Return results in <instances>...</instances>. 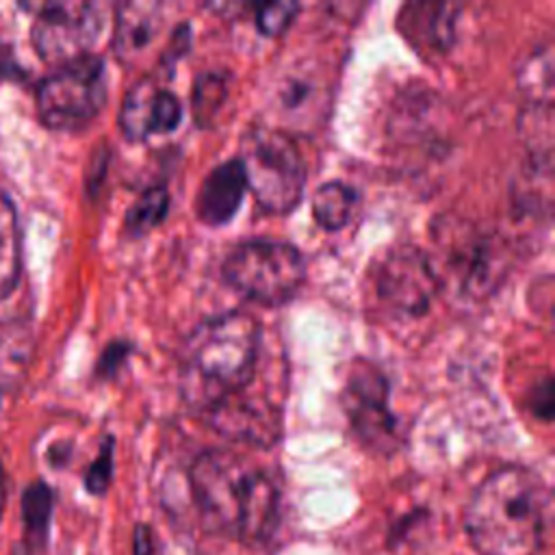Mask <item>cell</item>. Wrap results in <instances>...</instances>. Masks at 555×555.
Wrapping results in <instances>:
<instances>
[{
    "mask_svg": "<svg viewBox=\"0 0 555 555\" xmlns=\"http://www.w3.org/2000/svg\"><path fill=\"white\" fill-rule=\"evenodd\" d=\"M189 486L210 531L247 544L271 538L280 490L275 479L249 457L225 449L204 451L189 468Z\"/></svg>",
    "mask_w": 555,
    "mask_h": 555,
    "instance_id": "obj_1",
    "label": "cell"
},
{
    "mask_svg": "<svg viewBox=\"0 0 555 555\" xmlns=\"http://www.w3.org/2000/svg\"><path fill=\"white\" fill-rule=\"evenodd\" d=\"M551 494L540 475L505 466L473 492L464 525L479 555H538L546 533Z\"/></svg>",
    "mask_w": 555,
    "mask_h": 555,
    "instance_id": "obj_2",
    "label": "cell"
},
{
    "mask_svg": "<svg viewBox=\"0 0 555 555\" xmlns=\"http://www.w3.org/2000/svg\"><path fill=\"white\" fill-rule=\"evenodd\" d=\"M258 358L260 323L256 317L241 310L212 317L199 323L182 347V395L193 408L206 412L251 384Z\"/></svg>",
    "mask_w": 555,
    "mask_h": 555,
    "instance_id": "obj_3",
    "label": "cell"
},
{
    "mask_svg": "<svg viewBox=\"0 0 555 555\" xmlns=\"http://www.w3.org/2000/svg\"><path fill=\"white\" fill-rule=\"evenodd\" d=\"M440 291L449 288L462 299H483L503 278V251L499 241L475 223L460 217H444L431 228Z\"/></svg>",
    "mask_w": 555,
    "mask_h": 555,
    "instance_id": "obj_4",
    "label": "cell"
},
{
    "mask_svg": "<svg viewBox=\"0 0 555 555\" xmlns=\"http://www.w3.org/2000/svg\"><path fill=\"white\" fill-rule=\"evenodd\" d=\"M238 165L245 189L254 199L275 215L293 210L304 195L306 165L295 141L273 126H256L241 137Z\"/></svg>",
    "mask_w": 555,
    "mask_h": 555,
    "instance_id": "obj_5",
    "label": "cell"
},
{
    "mask_svg": "<svg viewBox=\"0 0 555 555\" xmlns=\"http://www.w3.org/2000/svg\"><path fill=\"white\" fill-rule=\"evenodd\" d=\"M223 280L249 301L278 306L295 297L306 280V260L297 247L275 238L238 243L223 260Z\"/></svg>",
    "mask_w": 555,
    "mask_h": 555,
    "instance_id": "obj_6",
    "label": "cell"
},
{
    "mask_svg": "<svg viewBox=\"0 0 555 555\" xmlns=\"http://www.w3.org/2000/svg\"><path fill=\"white\" fill-rule=\"evenodd\" d=\"M41 124L52 130L87 126L106 102V65L102 56L87 54L52 67L35 89Z\"/></svg>",
    "mask_w": 555,
    "mask_h": 555,
    "instance_id": "obj_7",
    "label": "cell"
},
{
    "mask_svg": "<svg viewBox=\"0 0 555 555\" xmlns=\"http://www.w3.org/2000/svg\"><path fill=\"white\" fill-rule=\"evenodd\" d=\"M373 284L384 317L395 323H410L425 317L440 293L429 254L410 243L384 254Z\"/></svg>",
    "mask_w": 555,
    "mask_h": 555,
    "instance_id": "obj_8",
    "label": "cell"
},
{
    "mask_svg": "<svg viewBox=\"0 0 555 555\" xmlns=\"http://www.w3.org/2000/svg\"><path fill=\"white\" fill-rule=\"evenodd\" d=\"M35 13L30 41L41 61L52 67L72 63L91 54L104 26V7L100 2H24Z\"/></svg>",
    "mask_w": 555,
    "mask_h": 555,
    "instance_id": "obj_9",
    "label": "cell"
},
{
    "mask_svg": "<svg viewBox=\"0 0 555 555\" xmlns=\"http://www.w3.org/2000/svg\"><path fill=\"white\" fill-rule=\"evenodd\" d=\"M340 401L358 438L379 451L390 453L399 444V423L390 410V390L384 373L366 360H356L345 377Z\"/></svg>",
    "mask_w": 555,
    "mask_h": 555,
    "instance_id": "obj_10",
    "label": "cell"
},
{
    "mask_svg": "<svg viewBox=\"0 0 555 555\" xmlns=\"http://www.w3.org/2000/svg\"><path fill=\"white\" fill-rule=\"evenodd\" d=\"M182 119V104L176 93L145 76L134 82L119 111V128L130 141H145L152 134H169Z\"/></svg>",
    "mask_w": 555,
    "mask_h": 555,
    "instance_id": "obj_11",
    "label": "cell"
},
{
    "mask_svg": "<svg viewBox=\"0 0 555 555\" xmlns=\"http://www.w3.org/2000/svg\"><path fill=\"white\" fill-rule=\"evenodd\" d=\"M249 386L221 399L204 414L221 436L256 447H271L280 438V410L264 399L251 397Z\"/></svg>",
    "mask_w": 555,
    "mask_h": 555,
    "instance_id": "obj_12",
    "label": "cell"
},
{
    "mask_svg": "<svg viewBox=\"0 0 555 555\" xmlns=\"http://www.w3.org/2000/svg\"><path fill=\"white\" fill-rule=\"evenodd\" d=\"M165 7L158 2H121L115 11L113 26V52L121 63H137L141 54L154 43L163 28Z\"/></svg>",
    "mask_w": 555,
    "mask_h": 555,
    "instance_id": "obj_13",
    "label": "cell"
},
{
    "mask_svg": "<svg viewBox=\"0 0 555 555\" xmlns=\"http://www.w3.org/2000/svg\"><path fill=\"white\" fill-rule=\"evenodd\" d=\"M245 195V178L238 160H228L210 169L197 193V215L210 225L219 228L228 223Z\"/></svg>",
    "mask_w": 555,
    "mask_h": 555,
    "instance_id": "obj_14",
    "label": "cell"
},
{
    "mask_svg": "<svg viewBox=\"0 0 555 555\" xmlns=\"http://www.w3.org/2000/svg\"><path fill=\"white\" fill-rule=\"evenodd\" d=\"M457 7L453 4H410L401 15V30L418 50L442 52L455 35Z\"/></svg>",
    "mask_w": 555,
    "mask_h": 555,
    "instance_id": "obj_15",
    "label": "cell"
},
{
    "mask_svg": "<svg viewBox=\"0 0 555 555\" xmlns=\"http://www.w3.org/2000/svg\"><path fill=\"white\" fill-rule=\"evenodd\" d=\"M22 275V228L17 210L0 191V301L7 299Z\"/></svg>",
    "mask_w": 555,
    "mask_h": 555,
    "instance_id": "obj_16",
    "label": "cell"
},
{
    "mask_svg": "<svg viewBox=\"0 0 555 555\" xmlns=\"http://www.w3.org/2000/svg\"><path fill=\"white\" fill-rule=\"evenodd\" d=\"M321 82L317 78H308L301 72H288L275 85V108L280 115L288 119H306L314 117L317 108L323 106Z\"/></svg>",
    "mask_w": 555,
    "mask_h": 555,
    "instance_id": "obj_17",
    "label": "cell"
},
{
    "mask_svg": "<svg viewBox=\"0 0 555 555\" xmlns=\"http://www.w3.org/2000/svg\"><path fill=\"white\" fill-rule=\"evenodd\" d=\"M356 206H358L356 189L340 180L323 182L312 195V217L325 230L345 228Z\"/></svg>",
    "mask_w": 555,
    "mask_h": 555,
    "instance_id": "obj_18",
    "label": "cell"
},
{
    "mask_svg": "<svg viewBox=\"0 0 555 555\" xmlns=\"http://www.w3.org/2000/svg\"><path fill=\"white\" fill-rule=\"evenodd\" d=\"M54 509V492L46 481H33L22 494V525L28 544H46Z\"/></svg>",
    "mask_w": 555,
    "mask_h": 555,
    "instance_id": "obj_19",
    "label": "cell"
},
{
    "mask_svg": "<svg viewBox=\"0 0 555 555\" xmlns=\"http://www.w3.org/2000/svg\"><path fill=\"white\" fill-rule=\"evenodd\" d=\"M169 212V193L163 184L145 189L126 212V230L134 236H141L154 230Z\"/></svg>",
    "mask_w": 555,
    "mask_h": 555,
    "instance_id": "obj_20",
    "label": "cell"
},
{
    "mask_svg": "<svg viewBox=\"0 0 555 555\" xmlns=\"http://www.w3.org/2000/svg\"><path fill=\"white\" fill-rule=\"evenodd\" d=\"M30 338L24 327H7L0 332V388L15 386L28 364Z\"/></svg>",
    "mask_w": 555,
    "mask_h": 555,
    "instance_id": "obj_21",
    "label": "cell"
},
{
    "mask_svg": "<svg viewBox=\"0 0 555 555\" xmlns=\"http://www.w3.org/2000/svg\"><path fill=\"white\" fill-rule=\"evenodd\" d=\"M520 87L533 100V104H551L553 89V54L551 46L538 48L520 69Z\"/></svg>",
    "mask_w": 555,
    "mask_h": 555,
    "instance_id": "obj_22",
    "label": "cell"
},
{
    "mask_svg": "<svg viewBox=\"0 0 555 555\" xmlns=\"http://www.w3.org/2000/svg\"><path fill=\"white\" fill-rule=\"evenodd\" d=\"M299 13L297 2H267L256 9V26L267 37L282 35L295 15Z\"/></svg>",
    "mask_w": 555,
    "mask_h": 555,
    "instance_id": "obj_23",
    "label": "cell"
},
{
    "mask_svg": "<svg viewBox=\"0 0 555 555\" xmlns=\"http://www.w3.org/2000/svg\"><path fill=\"white\" fill-rule=\"evenodd\" d=\"M113 477V438H104L98 457L89 464L87 473H85V488L100 496L108 490Z\"/></svg>",
    "mask_w": 555,
    "mask_h": 555,
    "instance_id": "obj_24",
    "label": "cell"
},
{
    "mask_svg": "<svg viewBox=\"0 0 555 555\" xmlns=\"http://www.w3.org/2000/svg\"><path fill=\"white\" fill-rule=\"evenodd\" d=\"M225 80L217 74H206L197 87H195V115L199 121H206L215 115V111L221 106V98H215V93H223Z\"/></svg>",
    "mask_w": 555,
    "mask_h": 555,
    "instance_id": "obj_25",
    "label": "cell"
},
{
    "mask_svg": "<svg viewBox=\"0 0 555 555\" xmlns=\"http://www.w3.org/2000/svg\"><path fill=\"white\" fill-rule=\"evenodd\" d=\"M126 351H128L126 345H111V347L104 351V356H102V360H100V364H98V371L104 373V375L111 373L119 362H124Z\"/></svg>",
    "mask_w": 555,
    "mask_h": 555,
    "instance_id": "obj_26",
    "label": "cell"
},
{
    "mask_svg": "<svg viewBox=\"0 0 555 555\" xmlns=\"http://www.w3.org/2000/svg\"><path fill=\"white\" fill-rule=\"evenodd\" d=\"M134 555H152V535L147 527H137L134 531Z\"/></svg>",
    "mask_w": 555,
    "mask_h": 555,
    "instance_id": "obj_27",
    "label": "cell"
},
{
    "mask_svg": "<svg viewBox=\"0 0 555 555\" xmlns=\"http://www.w3.org/2000/svg\"><path fill=\"white\" fill-rule=\"evenodd\" d=\"M4 503H7V475H4V468L0 464V518H2V512H4Z\"/></svg>",
    "mask_w": 555,
    "mask_h": 555,
    "instance_id": "obj_28",
    "label": "cell"
}]
</instances>
